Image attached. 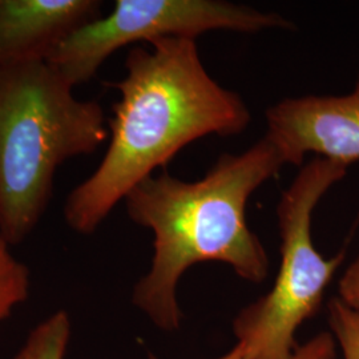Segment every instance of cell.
Instances as JSON below:
<instances>
[{
	"instance_id": "6da1fadb",
	"label": "cell",
	"mask_w": 359,
	"mask_h": 359,
	"mask_svg": "<svg viewBox=\"0 0 359 359\" xmlns=\"http://www.w3.org/2000/svg\"><path fill=\"white\" fill-rule=\"evenodd\" d=\"M133 47L108 120L109 144L90 177L68 194L71 231L92 234L137 184L193 142L243 133L252 121L244 99L219 86L201 62L196 39L161 38Z\"/></svg>"
},
{
	"instance_id": "7a4b0ae2",
	"label": "cell",
	"mask_w": 359,
	"mask_h": 359,
	"mask_svg": "<svg viewBox=\"0 0 359 359\" xmlns=\"http://www.w3.org/2000/svg\"><path fill=\"white\" fill-rule=\"evenodd\" d=\"M285 165L281 151L264 136L243 154H221L201 180L188 182L163 170L127 194L129 218L154 237L151 269L132 301L158 329L181 326L177 285L193 265L222 262L245 281H265L269 257L248 225L246 205Z\"/></svg>"
},
{
	"instance_id": "3957f363",
	"label": "cell",
	"mask_w": 359,
	"mask_h": 359,
	"mask_svg": "<svg viewBox=\"0 0 359 359\" xmlns=\"http://www.w3.org/2000/svg\"><path fill=\"white\" fill-rule=\"evenodd\" d=\"M108 137L102 105L76 99L48 62L0 68V231L8 244L36 229L59 167Z\"/></svg>"
},
{
	"instance_id": "277c9868",
	"label": "cell",
	"mask_w": 359,
	"mask_h": 359,
	"mask_svg": "<svg viewBox=\"0 0 359 359\" xmlns=\"http://www.w3.org/2000/svg\"><path fill=\"white\" fill-rule=\"evenodd\" d=\"M346 165L313 157L283 191L276 209L281 265L268 294L245 306L233 321L237 344L252 359H292L295 333L321 308L326 287L345 252L325 258L311 236L313 213L322 197L346 176Z\"/></svg>"
},
{
	"instance_id": "5b68a950",
	"label": "cell",
	"mask_w": 359,
	"mask_h": 359,
	"mask_svg": "<svg viewBox=\"0 0 359 359\" xmlns=\"http://www.w3.org/2000/svg\"><path fill=\"white\" fill-rule=\"evenodd\" d=\"M256 34L266 29H294L277 13L224 0H117L112 11L65 39L48 57L76 87L95 76L114 52L139 41L191 38L208 31Z\"/></svg>"
},
{
	"instance_id": "8992f818",
	"label": "cell",
	"mask_w": 359,
	"mask_h": 359,
	"mask_svg": "<svg viewBox=\"0 0 359 359\" xmlns=\"http://www.w3.org/2000/svg\"><path fill=\"white\" fill-rule=\"evenodd\" d=\"M266 137L286 164L304 165L306 154L350 167L359 161V74L342 96L289 97L265 112Z\"/></svg>"
},
{
	"instance_id": "52a82bcc",
	"label": "cell",
	"mask_w": 359,
	"mask_h": 359,
	"mask_svg": "<svg viewBox=\"0 0 359 359\" xmlns=\"http://www.w3.org/2000/svg\"><path fill=\"white\" fill-rule=\"evenodd\" d=\"M100 16L97 0H0V68L47 62L65 39Z\"/></svg>"
},
{
	"instance_id": "ba28073f",
	"label": "cell",
	"mask_w": 359,
	"mask_h": 359,
	"mask_svg": "<svg viewBox=\"0 0 359 359\" xmlns=\"http://www.w3.org/2000/svg\"><path fill=\"white\" fill-rule=\"evenodd\" d=\"M69 339V316L57 310L39 322L13 359H65Z\"/></svg>"
},
{
	"instance_id": "9c48e42d",
	"label": "cell",
	"mask_w": 359,
	"mask_h": 359,
	"mask_svg": "<svg viewBox=\"0 0 359 359\" xmlns=\"http://www.w3.org/2000/svg\"><path fill=\"white\" fill-rule=\"evenodd\" d=\"M11 245L0 231V323L13 316V310L29 295V270L13 256Z\"/></svg>"
},
{
	"instance_id": "30bf717a",
	"label": "cell",
	"mask_w": 359,
	"mask_h": 359,
	"mask_svg": "<svg viewBox=\"0 0 359 359\" xmlns=\"http://www.w3.org/2000/svg\"><path fill=\"white\" fill-rule=\"evenodd\" d=\"M327 318L344 359H359V311L335 297L327 304Z\"/></svg>"
},
{
	"instance_id": "8fae6325",
	"label": "cell",
	"mask_w": 359,
	"mask_h": 359,
	"mask_svg": "<svg viewBox=\"0 0 359 359\" xmlns=\"http://www.w3.org/2000/svg\"><path fill=\"white\" fill-rule=\"evenodd\" d=\"M337 354V342L333 335L321 333L316 335L305 345L297 347L292 359H334Z\"/></svg>"
},
{
	"instance_id": "7c38bea8",
	"label": "cell",
	"mask_w": 359,
	"mask_h": 359,
	"mask_svg": "<svg viewBox=\"0 0 359 359\" xmlns=\"http://www.w3.org/2000/svg\"><path fill=\"white\" fill-rule=\"evenodd\" d=\"M338 298L348 306L359 311V255L345 270L338 283Z\"/></svg>"
},
{
	"instance_id": "4fadbf2b",
	"label": "cell",
	"mask_w": 359,
	"mask_h": 359,
	"mask_svg": "<svg viewBox=\"0 0 359 359\" xmlns=\"http://www.w3.org/2000/svg\"><path fill=\"white\" fill-rule=\"evenodd\" d=\"M148 359L158 358H156L154 355H149V358ZM218 359H252V357H250V354L248 353V350H246L243 345L237 344L226 355H224V357H221V358Z\"/></svg>"
}]
</instances>
